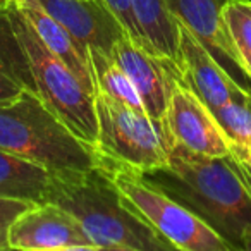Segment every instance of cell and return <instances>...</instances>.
<instances>
[{
    "label": "cell",
    "instance_id": "cell-1",
    "mask_svg": "<svg viewBox=\"0 0 251 251\" xmlns=\"http://www.w3.org/2000/svg\"><path fill=\"white\" fill-rule=\"evenodd\" d=\"M141 176L196 213L232 251H251V164L234 151L208 157L171 140L167 165Z\"/></svg>",
    "mask_w": 251,
    "mask_h": 251
},
{
    "label": "cell",
    "instance_id": "cell-2",
    "mask_svg": "<svg viewBox=\"0 0 251 251\" xmlns=\"http://www.w3.org/2000/svg\"><path fill=\"white\" fill-rule=\"evenodd\" d=\"M47 203L69 212L98 250H174L126 203L100 165L90 171H55Z\"/></svg>",
    "mask_w": 251,
    "mask_h": 251
},
{
    "label": "cell",
    "instance_id": "cell-3",
    "mask_svg": "<svg viewBox=\"0 0 251 251\" xmlns=\"http://www.w3.org/2000/svg\"><path fill=\"white\" fill-rule=\"evenodd\" d=\"M0 150L59 172L90 171L100 164L97 148L71 131L33 90L0 103Z\"/></svg>",
    "mask_w": 251,
    "mask_h": 251
},
{
    "label": "cell",
    "instance_id": "cell-4",
    "mask_svg": "<svg viewBox=\"0 0 251 251\" xmlns=\"http://www.w3.org/2000/svg\"><path fill=\"white\" fill-rule=\"evenodd\" d=\"M12 29L19 40L31 73L35 90L45 105L81 140L97 148L98 124L95 95H91L71 69L42 42L29 21L14 4H4Z\"/></svg>",
    "mask_w": 251,
    "mask_h": 251
},
{
    "label": "cell",
    "instance_id": "cell-5",
    "mask_svg": "<svg viewBox=\"0 0 251 251\" xmlns=\"http://www.w3.org/2000/svg\"><path fill=\"white\" fill-rule=\"evenodd\" d=\"M100 165L126 203L174 250L232 251V248L189 208L148 182L140 172L101 157Z\"/></svg>",
    "mask_w": 251,
    "mask_h": 251
},
{
    "label": "cell",
    "instance_id": "cell-6",
    "mask_svg": "<svg viewBox=\"0 0 251 251\" xmlns=\"http://www.w3.org/2000/svg\"><path fill=\"white\" fill-rule=\"evenodd\" d=\"M97 150L101 157L140 172H151L169 162L171 138L164 121H155L95 91Z\"/></svg>",
    "mask_w": 251,
    "mask_h": 251
},
{
    "label": "cell",
    "instance_id": "cell-7",
    "mask_svg": "<svg viewBox=\"0 0 251 251\" xmlns=\"http://www.w3.org/2000/svg\"><path fill=\"white\" fill-rule=\"evenodd\" d=\"M9 250L23 251H98L79 222L55 203L29 206L11 224Z\"/></svg>",
    "mask_w": 251,
    "mask_h": 251
},
{
    "label": "cell",
    "instance_id": "cell-8",
    "mask_svg": "<svg viewBox=\"0 0 251 251\" xmlns=\"http://www.w3.org/2000/svg\"><path fill=\"white\" fill-rule=\"evenodd\" d=\"M164 124L172 141L195 153L208 157H226L232 153L229 140L210 108L181 79L174 81Z\"/></svg>",
    "mask_w": 251,
    "mask_h": 251
},
{
    "label": "cell",
    "instance_id": "cell-9",
    "mask_svg": "<svg viewBox=\"0 0 251 251\" xmlns=\"http://www.w3.org/2000/svg\"><path fill=\"white\" fill-rule=\"evenodd\" d=\"M169 11L191 35L208 50L224 71L239 84L251 91V77L237 53L230 33L222 18L227 0H165Z\"/></svg>",
    "mask_w": 251,
    "mask_h": 251
},
{
    "label": "cell",
    "instance_id": "cell-10",
    "mask_svg": "<svg viewBox=\"0 0 251 251\" xmlns=\"http://www.w3.org/2000/svg\"><path fill=\"white\" fill-rule=\"evenodd\" d=\"M110 59L134 84L147 114L155 121H164L174 81H182L181 71L155 57L127 35L115 43Z\"/></svg>",
    "mask_w": 251,
    "mask_h": 251
},
{
    "label": "cell",
    "instance_id": "cell-11",
    "mask_svg": "<svg viewBox=\"0 0 251 251\" xmlns=\"http://www.w3.org/2000/svg\"><path fill=\"white\" fill-rule=\"evenodd\" d=\"M38 4L88 49L110 57L126 29L101 0H38Z\"/></svg>",
    "mask_w": 251,
    "mask_h": 251
},
{
    "label": "cell",
    "instance_id": "cell-12",
    "mask_svg": "<svg viewBox=\"0 0 251 251\" xmlns=\"http://www.w3.org/2000/svg\"><path fill=\"white\" fill-rule=\"evenodd\" d=\"M179 53H181L182 81L201 98L210 112L239 97L243 91H248L241 88L220 67V64L210 55L208 50L181 23H179Z\"/></svg>",
    "mask_w": 251,
    "mask_h": 251
},
{
    "label": "cell",
    "instance_id": "cell-13",
    "mask_svg": "<svg viewBox=\"0 0 251 251\" xmlns=\"http://www.w3.org/2000/svg\"><path fill=\"white\" fill-rule=\"evenodd\" d=\"M16 5L19 12L25 16L42 38L47 49L57 55L71 73L79 79V83L95 95V81H93V67H91L90 49L79 42L74 35H71L60 23H57L42 5L38 0H18L11 2Z\"/></svg>",
    "mask_w": 251,
    "mask_h": 251
},
{
    "label": "cell",
    "instance_id": "cell-14",
    "mask_svg": "<svg viewBox=\"0 0 251 251\" xmlns=\"http://www.w3.org/2000/svg\"><path fill=\"white\" fill-rule=\"evenodd\" d=\"M134 18L143 36L145 49L181 71L179 23L165 0H131Z\"/></svg>",
    "mask_w": 251,
    "mask_h": 251
},
{
    "label": "cell",
    "instance_id": "cell-15",
    "mask_svg": "<svg viewBox=\"0 0 251 251\" xmlns=\"http://www.w3.org/2000/svg\"><path fill=\"white\" fill-rule=\"evenodd\" d=\"M55 171L0 150V198L21 200L33 205L47 203Z\"/></svg>",
    "mask_w": 251,
    "mask_h": 251
},
{
    "label": "cell",
    "instance_id": "cell-16",
    "mask_svg": "<svg viewBox=\"0 0 251 251\" xmlns=\"http://www.w3.org/2000/svg\"><path fill=\"white\" fill-rule=\"evenodd\" d=\"M26 90L36 91L35 83L7 9L0 2V103L14 100Z\"/></svg>",
    "mask_w": 251,
    "mask_h": 251
},
{
    "label": "cell",
    "instance_id": "cell-17",
    "mask_svg": "<svg viewBox=\"0 0 251 251\" xmlns=\"http://www.w3.org/2000/svg\"><path fill=\"white\" fill-rule=\"evenodd\" d=\"M91 57V67H93V81H95V91H100L107 98L126 107L133 108L141 114H147L138 95L134 84L127 77V74L114 62L108 55L97 49H90Z\"/></svg>",
    "mask_w": 251,
    "mask_h": 251
},
{
    "label": "cell",
    "instance_id": "cell-18",
    "mask_svg": "<svg viewBox=\"0 0 251 251\" xmlns=\"http://www.w3.org/2000/svg\"><path fill=\"white\" fill-rule=\"evenodd\" d=\"M212 114L234 153L251 164V91H243Z\"/></svg>",
    "mask_w": 251,
    "mask_h": 251
},
{
    "label": "cell",
    "instance_id": "cell-19",
    "mask_svg": "<svg viewBox=\"0 0 251 251\" xmlns=\"http://www.w3.org/2000/svg\"><path fill=\"white\" fill-rule=\"evenodd\" d=\"M222 18L251 77V0H227L222 7Z\"/></svg>",
    "mask_w": 251,
    "mask_h": 251
},
{
    "label": "cell",
    "instance_id": "cell-20",
    "mask_svg": "<svg viewBox=\"0 0 251 251\" xmlns=\"http://www.w3.org/2000/svg\"><path fill=\"white\" fill-rule=\"evenodd\" d=\"M101 2H103V4L114 12L115 18L121 21L122 28L126 29L127 36H129L133 42H136V43H140L141 47H145L140 26H138L133 7H131V0H101Z\"/></svg>",
    "mask_w": 251,
    "mask_h": 251
},
{
    "label": "cell",
    "instance_id": "cell-21",
    "mask_svg": "<svg viewBox=\"0 0 251 251\" xmlns=\"http://www.w3.org/2000/svg\"><path fill=\"white\" fill-rule=\"evenodd\" d=\"M33 206V203L21 201V200L0 198V241L7 244V232L11 224L21 215L23 212ZM9 248V244H7Z\"/></svg>",
    "mask_w": 251,
    "mask_h": 251
},
{
    "label": "cell",
    "instance_id": "cell-22",
    "mask_svg": "<svg viewBox=\"0 0 251 251\" xmlns=\"http://www.w3.org/2000/svg\"><path fill=\"white\" fill-rule=\"evenodd\" d=\"M2 250H9V248H7V244L2 243V241H0V251H2Z\"/></svg>",
    "mask_w": 251,
    "mask_h": 251
},
{
    "label": "cell",
    "instance_id": "cell-23",
    "mask_svg": "<svg viewBox=\"0 0 251 251\" xmlns=\"http://www.w3.org/2000/svg\"><path fill=\"white\" fill-rule=\"evenodd\" d=\"M2 4H11V2H18V0H0Z\"/></svg>",
    "mask_w": 251,
    "mask_h": 251
}]
</instances>
